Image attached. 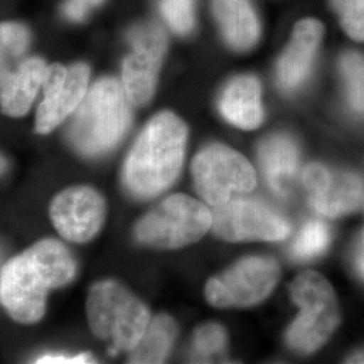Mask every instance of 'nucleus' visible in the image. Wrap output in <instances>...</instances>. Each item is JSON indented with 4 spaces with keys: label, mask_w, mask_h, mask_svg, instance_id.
Listing matches in <instances>:
<instances>
[{
    "label": "nucleus",
    "mask_w": 364,
    "mask_h": 364,
    "mask_svg": "<svg viewBox=\"0 0 364 364\" xmlns=\"http://www.w3.org/2000/svg\"><path fill=\"white\" fill-rule=\"evenodd\" d=\"M212 221V212L204 204L189 196L173 195L138 223L135 235L151 247L181 248L200 240Z\"/></svg>",
    "instance_id": "39448f33"
},
{
    "label": "nucleus",
    "mask_w": 364,
    "mask_h": 364,
    "mask_svg": "<svg viewBox=\"0 0 364 364\" xmlns=\"http://www.w3.org/2000/svg\"><path fill=\"white\" fill-rule=\"evenodd\" d=\"M340 73L346 84L347 99L355 112L364 115V55L362 53L347 52L338 61Z\"/></svg>",
    "instance_id": "4be33fe9"
},
{
    "label": "nucleus",
    "mask_w": 364,
    "mask_h": 364,
    "mask_svg": "<svg viewBox=\"0 0 364 364\" xmlns=\"http://www.w3.org/2000/svg\"><path fill=\"white\" fill-rule=\"evenodd\" d=\"M48 64L37 55H27L0 80V109L4 115L22 117L30 111L42 88Z\"/></svg>",
    "instance_id": "2eb2a0df"
},
{
    "label": "nucleus",
    "mask_w": 364,
    "mask_h": 364,
    "mask_svg": "<svg viewBox=\"0 0 364 364\" xmlns=\"http://www.w3.org/2000/svg\"><path fill=\"white\" fill-rule=\"evenodd\" d=\"M50 289L46 275L27 251L0 270V302L18 323L34 324L42 318Z\"/></svg>",
    "instance_id": "1a4fd4ad"
},
{
    "label": "nucleus",
    "mask_w": 364,
    "mask_h": 364,
    "mask_svg": "<svg viewBox=\"0 0 364 364\" xmlns=\"http://www.w3.org/2000/svg\"><path fill=\"white\" fill-rule=\"evenodd\" d=\"M259 159L264 177L277 195L287 193V182L296 174L299 151L285 135L266 138L259 146Z\"/></svg>",
    "instance_id": "a211bd4d"
},
{
    "label": "nucleus",
    "mask_w": 364,
    "mask_h": 364,
    "mask_svg": "<svg viewBox=\"0 0 364 364\" xmlns=\"http://www.w3.org/2000/svg\"><path fill=\"white\" fill-rule=\"evenodd\" d=\"M331 4L347 36L364 42V0H331Z\"/></svg>",
    "instance_id": "393cba45"
},
{
    "label": "nucleus",
    "mask_w": 364,
    "mask_h": 364,
    "mask_svg": "<svg viewBox=\"0 0 364 364\" xmlns=\"http://www.w3.org/2000/svg\"><path fill=\"white\" fill-rule=\"evenodd\" d=\"M227 346V333L224 328L218 324L200 326L193 336V350L197 359L204 362L224 351Z\"/></svg>",
    "instance_id": "a878e982"
},
{
    "label": "nucleus",
    "mask_w": 364,
    "mask_h": 364,
    "mask_svg": "<svg viewBox=\"0 0 364 364\" xmlns=\"http://www.w3.org/2000/svg\"><path fill=\"white\" fill-rule=\"evenodd\" d=\"M302 182L311 205L326 218L348 215L364 203V183L356 174L312 164L304 170Z\"/></svg>",
    "instance_id": "f8f14e48"
},
{
    "label": "nucleus",
    "mask_w": 364,
    "mask_h": 364,
    "mask_svg": "<svg viewBox=\"0 0 364 364\" xmlns=\"http://www.w3.org/2000/svg\"><path fill=\"white\" fill-rule=\"evenodd\" d=\"M262 90L258 78L242 75L232 78L221 93V115L242 130H255L263 122Z\"/></svg>",
    "instance_id": "dca6fc26"
},
{
    "label": "nucleus",
    "mask_w": 364,
    "mask_h": 364,
    "mask_svg": "<svg viewBox=\"0 0 364 364\" xmlns=\"http://www.w3.org/2000/svg\"><path fill=\"white\" fill-rule=\"evenodd\" d=\"M93 358L88 353H81L77 356H65V355H48L41 356L36 363L49 364H80L93 363Z\"/></svg>",
    "instance_id": "cd10ccee"
},
{
    "label": "nucleus",
    "mask_w": 364,
    "mask_h": 364,
    "mask_svg": "<svg viewBox=\"0 0 364 364\" xmlns=\"http://www.w3.org/2000/svg\"><path fill=\"white\" fill-rule=\"evenodd\" d=\"M324 36V27L314 18L301 19L278 60L277 80L284 91H293L306 80Z\"/></svg>",
    "instance_id": "4468645a"
},
{
    "label": "nucleus",
    "mask_w": 364,
    "mask_h": 364,
    "mask_svg": "<svg viewBox=\"0 0 364 364\" xmlns=\"http://www.w3.org/2000/svg\"><path fill=\"white\" fill-rule=\"evenodd\" d=\"M91 77V68L85 63L72 65H48L43 78V99L39 103L36 115V131L49 134L58 127L84 100Z\"/></svg>",
    "instance_id": "9d476101"
},
{
    "label": "nucleus",
    "mask_w": 364,
    "mask_h": 364,
    "mask_svg": "<svg viewBox=\"0 0 364 364\" xmlns=\"http://www.w3.org/2000/svg\"><path fill=\"white\" fill-rule=\"evenodd\" d=\"M212 216L213 232L227 242H278L290 234V224L282 216L255 200H230Z\"/></svg>",
    "instance_id": "9b49d317"
},
{
    "label": "nucleus",
    "mask_w": 364,
    "mask_h": 364,
    "mask_svg": "<svg viewBox=\"0 0 364 364\" xmlns=\"http://www.w3.org/2000/svg\"><path fill=\"white\" fill-rule=\"evenodd\" d=\"M27 254L38 264L53 289L69 284L76 275L73 257L68 248L57 240H41L27 250Z\"/></svg>",
    "instance_id": "aec40b11"
},
{
    "label": "nucleus",
    "mask_w": 364,
    "mask_h": 364,
    "mask_svg": "<svg viewBox=\"0 0 364 364\" xmlns=\"http://www.w3.org/2000/svg\"><path fill=\"white\" fill-rule=\"evenodd\" d=\"M105 0H66L63 6V15L70 22H82Z\"/></svg>",
    "instance_id": "bb28decb"
},
{
    "label": "nucleus",
    "mask_w": 364,
    "mask_h": 364,
    "mask_svg": "<svg viewBox=\"0 0 364 364\" xmlns=\"http://www.w3.org/2000/svg\"><path fill=\"white\" fill-rule=\"evenodd\" d=\"M186 138V124L173 112L153 117L124 164L123 180L130 193L149 198L166 191L181 171Z\"/></svg>",
    "instance_id": "f257e3e1"
},
{
    "label": "nucleus",
    "mask_w": 364,
    "mask_h": 364,
    "mask_svg": "<svg viewBox=\"0 0 364 364\" xmlns=\"http://www.w3.org/2000/svg\"><path fill=\"white\" fill-rule=\"evenodd\" d=\"M131 105L122 81L100 78L72 115L68 129L70 144L88 156H102L112 150L130 129Z\"/></svg>",
    "instance_id": "f03ea898"
},
{
    "label": "nucleus",
    "mask_w": 364,
    "mask_h": 364,
    "mask_svg": "<svg viewBox=\"0 0 364 364\" xmlns=\"http://www.w3.org/2000/svg\"><path fill=\"white\" fill-rule=\"evenodd\" d=\"M212 10L230 48L247 52L257 45L259 21L250 0H212Z\"/></svg>",
    "instance_id": "f3484780"
},
{
    "label": "nucleus",
    "mask_w": 364,
    "mask_h": 364,
    "mask_svg": "<svg viewBox=\"0 0 364 364\" xmlns=\"http://www.w3.org/2000/svg\"><path fill=\"white\" fill-rule=\"evenodd\" d=\"M196 189L212 207L227 204L236 193H248L257 185L255 170L240 153L224 144H210L192 164Z\"/></svg>",
    "instance_id": "423d86ee"
},
{
    "label": "nucleus",
    "mask_w": 364,
    "mask_h": 364,
    "mask_svg": "<svg viewBox=\"0 0 364 364\" xmlns=\"http://www.w3.org/2000/svg\"><path fill=\"white\" fill-rule=\"evenodd\" d=\"M127 38L130 53L123 61L122 84L131 105L142 107L154 96L169 39L164 27L154 21L134 25Z\"/></svg>",
    "instance_id": "0eeeda50"
},
{
    "label": "nucleus",
    "mask_w": 364,
    "mask_h": 364,
    "mask_svg": "<svg viewBox=\"0 0 364 364\" xmlns=\"http://www.w3.org/2000/svg\"><path fill=\"white\" fill-rule=\"evenodd\" d=\"M347 363H364V347L358 350V351L353 352L352 355H350L347 359H346Z\"/></svg>",
    "instance_id": "c85d7f7f"
},
{
    "label": "nucleus",
    "mask_w": 364,
    "mask_h": 364,
    "mask_svg": "<svg viewBox=\"0 0 364 364\" xmlns=\"http://www.w3.org/2000/svg\"><path fill=\"white\" fill-rule=\"evenodd\" d=\"M87 313L92 332L111 340L114 351H131L150 323L144 302L115 281H102L91 287Z\"/></svg>",
    "instance_id": "7ed1b4c3"
},
{
    "label": "nucleus",
    "mask_w": 364,
    "mask_h": 364,
    "mask_svg": "<svg viewBox=\"0 0 364 364\" xmlns=\"http://www.w3.org/2000/svg\"><path fill=\"white\" fill-rule=\"evenodd\" d=\"M6 166H7V162H6V159H4L3 156H0V174L4 171Z\"/></svg>",
    "instance_id": "7c9ffc66"
},
{
    "label": "nucleus",
    "mask_w": 364,
    "mask_h": 364,
    "mask_svg": "<svg viewBox=\"0 0 364 364\" xmlns=\"http://www.w3.org/2000/svg\"><path fill=\"white\" fill-rule=\"evenodd\" d=\"M161 15L178 36L189 34L195 27V0H159Z\"/></svg>",
    "instance_id": "b1692460"
},
{
    "label": "nucleus",
    "mask_w": 364,
    "mask_h": 364,
    "mask_svg": "<svg viewBox=\"0 0 364 364\" xmlns=\"http://www.w3.org/2000/svg\"><path fill=\"white\" fill-rule=\"evenodd\" d=\"M50 218L63 237L84 243L95 237L105 223V200L90 186L68 188L53 200Z\"/></svg>",
    "instance_id": "ddd939ff"
},
{
    "label": "nucleus",
    "mask_w": 364,
    "mask_h": 364,
    "mask_svg": "<svg viewBox=\"0 0 364 364\" xmlns=\"http://www.w3.org/2000/svg\"><path fill=\"white\" fill-rule=\"evenodd\" d=\"M31 45V31L21 22L0 23V80L14 70L27 57Z\"/></svg>",
    "instance_id": "412c9836"
},
{
    "label": "nucleus",
    "mask_w": 364,
    "mask_h": 364,
    "mask_svg": "<svg viewBox=\"0 0 364 364\" xmlns=\"http://www.w3.org/2000/svg\"><path fill=\"white\" fill-rule=\"evenodd\" d=\"M290 293L301 312L287 329V344L291 350L308 355L321 348L338 328L336 294L326 278L314 272L299 274Z\"/></svg>",
    "instance_id": "20e7f679"
},
{
    "label": "nucleus",
    "mask_w": 364,
    "mask_h": 364,
    "mask_svg": "<svg viewBox=\"0 0 364 364\" xmlns=\"http://www.w3.org/2000/svg\"><path fill=\"white\" fill-rule=\"evenodd\" d=\"M329 245V231L323 221H308L299 231L291 246V254L296 259H313L321 255Z\"/></svg>",
    "instance_id": "5701e85b"
},
{
    "label": "nucleus",
    "mask_w": 364,
    "mask_h": 364,
    "mask_svg": "<svg viewBox=\"0 0 364 364\" xmlns=\"http://www.w3.org/2000/svg\"><path fill=\"white\" fill-rule=\"evenodd\" d=\"M358 267H359L360 274L364 277V234L362 242H360V251H359V255H358Z\"/></svg>",
    "instance_id": "c756f323"
},
{
    "label": "nucleus",
    "mask_w": 364,
    "mask_h": 364,
    "mask_svg": "<svg viewBox=\"0 0 364 364\" xmlns=\"http://www.w3.org/2000/svg\"><path fill=\"white\" fill-rule=\"evenodd\" d=\"M177 336V324L168 314L154 317L131 350L130 363H164Z\"/></svg>",
    "instance_id": "6ab92c4d"
},
{
    "label": "nucleus",
    "mask_w": 364,
    "mask_h": 364,
    "mask_svg": "<svg viewBox=\"0 0 364 364\" xmlns=\"http://www.w3.org/2000/svg\"><path fill=\"white\" fill-rule=\"evenodd\" d=\"M279 279V266L266 257L239 260L220 277L209 279L205 299L218 308L252 306L269 297Z\"/></svg>",
    "instance_id": "6e6552de"
}]
</instances>
